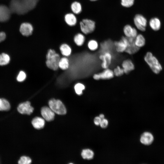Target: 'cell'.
I'll use <instances>...</instances> for the list:
<instances>
[{"instance_id": "obj_14", "label": "cell", "mask_w": 164, "mask_h": 164, "mask_svg": "<svg viewBox=\"0 0 164 164\" xmlns=\"http://www.w3.org/2000/svg\"><path fill=\"white\" fill-rule=\"evenodd\" d=\"M19 30L22 35L28 37L32 34L33 27L30 23L28 22H24L21 25Z\"/></svg>"}, {"instance_id": "obj_39", "label": "cell", "mask_w": 164, "mask_h": 164, "mask_svg": "<svg viewBox=\"0 0 164 164\" xmlns=\"http://www.w3.org/2000/svg\"><path fill=\"white\" fill-rule=\"evenodd\" d=\"M89 0L91 2H96L98 1H99V0Z\"/></svg>"}, {"instance_id": "obj_10", "label": "cell", "mask_w": 164, "mask_h": 164, "mask_svg": "<svg viewBox=\"0 0 164 164\" xmlns=\"http://www.w3.org/2000/svg\"><path fill=\"white\" fill-rule=\"evenodd\" d=\"M17 110L22 114L29 115L33 112L34 108L31 106L29 101H26L20 104L18 107Z\"/></svg>"}, {"instance_id": "obj_16", "label": "cell", "mask_w": 164, "mask_h": 164, "mask_svg": "<svg viewBox=\"0 0 164 164\" xmlns=\"http://www.w3.org/2000/svg\"><path fill=\"white\" fill-rule=\"evenodd\" d=\"M154 140L152 135L150 132H145L141 135L140 141L141 142L145 145H151Z\"/></svg>"}, {"instance_id": "obj_26", "label": "cell", "mask_w": 164, "mask_h": 164, "mask_svg": "<svg viewBox=\"0 0 164 164\" xmlns=\"http://www.w3.org/2000/svg\"><path fill=\"white\" fill-rule=\"evenodd\" d=\"M81 155L84 159H92L94 156V153L91 150L89 149H84L82 150Z\"/></svg>"}, {"instance_id": "obj_28", "label": "cell", "mask_w": 164, "mask_h": 164, "mask_svg": "<svg viewBox=\"0 0 164 164\" xmlns=\"http://www.w3.org/2000/svg\"><path fill=\"white\" fill-rule=\"evenodd\" d=\"M9 102L4 98H0V111H7L10 108Z\"/></svg>"}, {"instance_id": "obj_29", "label": "cell", "mask_w": 164, "mask_h": 164, "mask_svg": "<svg viewBox=\"0 0 164 164\" xmlns=\"http://www.w3.org/2000/svg\"><path fill=\"white\" fill-rule=\"evenodd\" d=\"M10 60V57L7 54L3 53L0 54V65H7L9 62Z\"/></svg>"}, {"instance_id": "obj_23", "label": "cell", "mask_w": 164, "mask_h": 164, "mask_svg": "<svg viewBox=\"0 0 164 164\" xmlns=\"http://www.w3.org/2000/svg\"><path fill=\"white\" fill-rule=\"evenodd\" d=\"M145 43V39L142 35L138 34L135 39V45L139 48L144 46Z\"/></svg>"}, {"instance_id": "obj_31", "label": "cell", "mask_w": 164, "mask_h": 164, "mask_svg": "<svg viewBox=\"0 0 164 164\" xmlns=\"http://www.w3.org/2000/svg\"><path fill=\"white\" fill-rule=\"evenodd\" d=\"M87 46L90 50L92 51H94L98 48V44L95 40L91 39L88 42Z\"/></svg>"}, {"instance_id": "obj_25", "label": "cell", "mask_w": 164, "mask_h": 164, "mask_svg": "<svg viewBox=\"0 0 164 164\" xmlns=\"http://www.w3.org/2000/svg\"><path fill=\"white\" fill-rule=\"evenodd\" d=\"M71 9L74 14H78L80 13L82 11V7L81 4L79 2L75 1L71 5Z\"/></svg>"}, {"instance_id": "obj_8", "label": "cell", "mask_w": 164, "mask_h": 164, "mask_svg": "<svg viewBox=\"0 0 164 164\" xmlns=\"http://www.w3.org/2000/svg\"><path fill=\"white\" fill-rule=\"evenodd\" d=\"M137 29L130 24H126L124 26L122 31L125 36L135 38L138 34Z\"/></svg>"}, {"instance_id": "obj_4", "label": "cell", "mask_w": 164, "mask_h": 164, "mask_svg": "<svg viewBox=\"0 0 164 164\" xmlns=\"http://www.w3.org/2000/svg\"><path fill=\"white\" fill-rule=\"evenodd\" d=\"M80 29L85 35H88L94 31L96 28V23L92 19H83L80 23Z\"/></svg>"}, {"instance_id": "obj_1", "label": "cell", "mask_w": 164, "mask_h": 164, "mask_svg": "<svg viewBox=\"0 0 164 164\" xmlns=\"http://www.w3.org/2000/svg\"><path fill=\"white\" fill-rule=\"evenodd\" d=\"M39 0H11L9 8L12 13L24 14L35 8Z\"/></svg>"}, {"instance_id": "obj_9", "label": "cell", "mask_w": 164, "mask_h": 164, "mask_svg": "<svg viewBox=\"0 0 164 164\" xmlns=\"http://www.w3.org/2000/svg\"><path fill=\"white\" fill-rule=\"evenodd\" d=\"M128 44V38L125 36H122L119 41H115L114 42L116 50L117 52L118 53L125 52L127 47Z\"/></svg>"}, {"instance_id": "obj_5", "label": "cell", "mask_w": 164, "mask_h": 164, "mask_svg": "<svg viewBox=\"0 0 164 164\" xmlns=\"http://www.w3.org/2000/svg\"><path fill=\"white\" fill-rule=\"evenodd\" d=\"M48 104L55 113L59 115H64L66 113L67 110L65 105L59 99L51 98L49 100Z\"/></svg>"}, {"instance_id": "obj_30", "label": "cell", "mask_w": 164, "mask_h": 164, "mask_svg": "<svg viewBox=\"0 0 164 164\" xmlns=\"http://www.w3.org/2000/svg\"><path fill=\"white\" fill-rule=\"evenodd\" d=\"M135 0H120L121 6L125 8H129L134 5Z\"/></svg>"}, {"instance_id": "obj_38", "label": "cell", "mask_w": 164, "mask_h": 164, "mask_svg": "<svg viewBox=\"0 0 164 164\" xmlns=\"http://www.w3.org/2000/svg\"><path fill=\"white\" fill-rule=\"evenodd\" d=\"M101 119L104 118V115L103 114H101L99 115V116Z\"/></svg>"}, {"instance_id": "obj_6", "label": "cell", "mask_w": 164, "mask_h": 164, "mask_svg": "<svg viewBox=\"0 0 164 164\" xmlns=\"http://www.w3.org/2000/svg\"><path fill=\"white\" fill-rule=\"evenodd\" d=\"M133 23L137 30L142 32L145 31L147 25L146 18L140 14H135L133 18Z\"/></svg>"}, {"instance_id": "obj_13", "label": "cell", "mask_w": 164, "mask_h": 164, "mask_svg": "<svg viewBox=\"0 0 164 164\" xmlns=\"http://www.w3.org/2000/svg\"><path fill=\"white\" fill-rule=\"evenodd\" d=\"M41 114L43 118L48 121L53 120L55 116V113L50 107L46 106L42 108Z\"/></svg>"}, {"instance_id": "obj_21", "label": "cell", "mask_w": 164, "mask_h": 164, "mask_svg": "<svg viewBox=\"0 0 164 164\" xmlns=\"http://www.w3.org/2000/svg\"><path fill=\"white\" fill-rule=\"evenodd\" d=\"M60 49L62 55L63 56L67 57L71 54V48L67 43H63L62 44L60 47Z\"/></svg>"}, {"instance_id": "obj_2", "label": "cell", "mask_w": 164, "mask_h": 164, "mask_svg": "<svg viewBox=\"0 0 164 164\" xmlns=\"http://www.w3.org/2000/svg\"><path fill=\"white\" fill-rule=\"evenodd\" d=\"M61 56L56 51L50 49L46 55V64L47 67L52 70H56L59 68V63Z\"/></svg>"}, {"instance_id": "obj_37", "label": "cell", "mask_w": 164, "mask_h": 164, "mask_svg": "<svg viewBox=\"0 0 164 164\" xmlns=\"http://www.w3.org/2000/svg\"><path fill=\"white\" fill-rule=\"evenodd\" d=\"M6 38V34L4 32H0V43L4 41Z\"/></svg>"}, {"instance_id": "obj_32", "label": "cell", "mask_w": 164, "mask_h": 164, "mask_svg": "<svg viewBox=\"0 0 164 164\" xmlns=\"http://www.w3.org/2000/svg\"><path fill=\"white\" fill-rule=\"evenodd\" d=\"M31 159L29 157L26 156H22L20 158L18 163L19 164H29L31 163Z\"/></svg>"}, {"instance_id": "obj_34", "label": "cell", "mask_w": 164, "mask_h": 164, "mask_svg": "<svg viewBox=\"0 0 164 164\" xmlns=\"http://www.w3.org/2000/svg\"><path fill=\"white\" fill-rule=\"evenodd\" d=\"M26 73L23 71H21L17 77V80L19 82H22L26 79Z\"/></svg>"}, {"instance_id": "obj_17", "label": "cell", "mask_w": 164, "mask_h": 164, "mask_svg": "<svg viewBox=\"0 0 164 164\" xmlns=\"http://www.w3.org/2000/svg\"><path fill=\"white\" fill-rule=\"evenodd\" d=\"M121 66L124 73L126 74L128 73L134 69V64L129 59L124 60L122 63Z\"/></svg>"}, {"instance_id": "obj_35", "label": "cell", "mask_w": 164, "mask_h": 164, "mask_svg": "<svg viewBox=\"0 0 164 164\" xmlns=\"http://www.w3.org/2000/svg\"><path fill=\"white\" fill-rule=\"evenodd\" d=\"M108 124V121L107 120L104 118L101 119L100 125L101 128H105L107 127Z\"/></svg>"}, {"instance_id": "obj_22", "label": "cell", "mask_w": 164, "mask_h": 164, "mask_svg": "<svg viewBox=\"0 0 164 164\" xmlns=\"http://www.w3.org/2000/svg\"><path fill=\"white\" fill-rule=\"evenodd\" d=\"M73 40L75 44L78 46L84 45L85 41V37L82 33H78L73 37Z\"/></svg>"}, {"instance_id": "obj_15", "label": "cell", "mask_w": 164, "mask_h": 164, "mask_svg": "<svg viewBox=\"0 0 164 164\" xmlns=\"http://www.w3.org/2000/svg\"><path fill=\"white\" fill-rule=\"evenodd\" d=\"M128 44L125 51L129 54H133L137 52L140 49L135 43V39L131 37L128 38Z\"/></svg>"}, {"instance_id": "obj_12", "label": "cell", "mask_w": 164, "mask_h": 164, "mask_svg": "<svg viewBox=\"0 0 164 164\" xmlns=\"http://www.w3.org/2000/svg\"><path fill=\"white\" fill-rule=\"evenodd\" d=\"M11 12L9 8L4 5H0V22H5L9 20Z\"/></svg>"}, {"instance_id": "obj_27", "label": "cell", "mask_w": 164, "mask_h": 164, "mask_svg": "<svg viewBox=\"0 0 164 164\" xmlns=\"http://www.w3.org/2000/svg\"><path fill=\"white\" fill-rule=\"evenodd\" d=\"M85 87L83 84L78 83L74 86V89L76 93L79 96L82 95L83 94V91L85 89Z\"/></svg>"}, {"instance_id": "obj_3", "label": "cell", "mask_w": 164, "mask_h": 164, "mask_svg": "<svg viewBox=\"0 0 164 164\" xmlns=\"http://www.w3.org/2000/svg\"><path fill=\"white\" fill-rule=\"evenodd\" d=\"M144 60L152 71L158 73L162 70V66L156 58L150 52H147L144 57Z\"/></svg>"}, {"instance_id": "obj_7", "label": "cell", "mask_w": 164, "mask_h": 164, "mask_svg": "<svg viewBox=\"0 0 164 164\" xmlns=\"http://www.w3.org/2000/svg\"><path fill=\"white\" fill-rule=\"evenodd\" d=\"M104 69L101 72L94 74L93 76V79L96 80H107L112 78L114 77L113 70L108 68Z\"/></svg>"}, {"instance_id": "obj_20", "label": "cell", "mask_w": 164, "mask_h": 164, "mask_svg": "<svg viewBox=\"0 0 164 164\" xmlns=\"http://www.w3.org/2000/svg\"><path fill=\"white\" fill-rule=\"evenodd\" d=\"M149 25L151 28L154 31L159 30L160 27L161 23L159 19L157 18H152L149 21Z\"/></svg>"}, {"instance_id": "obj_18", "label": "cell", "mask_w": 164, "mask_h": 164, "mask_svg": "<svg viewBox=\"0 0 164 164\" xmlns=\"http://www.w3.org/2000/svg\"><path fill=\"white\" fill-rule=\"evenodd\" d=\"M64 20L67 24L70 26H74L77 22L76 16L72 13L66 14L64 16Z\"/></svg>"}, {"instance_id": "obj_11", "label": "cell", "mask_w": 164, "mask_h": 164, "mask_svg": "<svg viewBox=\"0 0 164 164\" xmlns=\"http://www.w3.org/2000/svg\"><path fill=\"white\" fill-rule=\"evenodd\" d=\"M99 58L102 60V63L101 64L102 67L105 69L108 68L111 64L112 56L109 52H105L100 55Z\"/></svg>"}, {"instance_id": "obj_24", "label": "cell", "mask_w": 164, "mask_h": 164, "mask_svg": "<svg viewBox=\"0 0 164 164\" xmlns=\"http://www.w3.org/2000/svg\"><path fill=\"white\" fill-rule=\"evenodd\" d=\"M69 66V61L66 56L61 57L59 63V67L60 69L65 70H67Z\"/></svg>"}, {"instance_id": "obj_19", "label": "cell", "mask_w": 164, "mask_h": 164, "mask_svg": "<svg viewBox=\"0 0 164 164\" xmlns=\"http://www.w3.org/2000/svg\"><path fill=\"white\" fill-rule=\"evenodd\" d=\"M32 124L35 128L39 129L44 127L45 121L43 118L39 117H36L32 119Z\"/></svg>"}, {"instance_id": "obj_36", "label": "cell", "mask_w": 164, "mask_h": 164, "mask_svg": "<svg viewBox=\"0 0 164 164\" xmlns=\"http://www.w3.org/2000/svg\"><path fill=\"white\" fill-rule=\"evenodd\" d=\"M101 120V119L99 117H96L94 118V123L97 125H99Z\"/></svg>"}, {"instance_id": "obj_33", "label": "cell", "mask_w": 164, "mask_h": 164, "mask_svg": "<svg viewBox=\"0 0 164 164\" xmlns=\"http://www.w3.org/2000/svg\"><path fill=\"white\" fill-rule=\"evenodd\" d=\"M114 75L117 77L121 76L124 73L122 67L119 66H117L113 70Z\"/></svg>"}]
</instances>
